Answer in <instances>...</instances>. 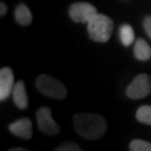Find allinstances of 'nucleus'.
I'll return each mask as SVG.
<instances>
[{"label": "nucleus", "instance_id": "nucleus-11", "mask_svg": "<svg viewBox=\"0 0 151 151\" xmlns=\"http://www.w3.org/2000/svg\"><path fill=\"white\" fill-rule=\"evenodd\" d=\"M15 19L19 25L28 26L32 22V11L29 10V8L26 5L20 4V5L17 6L16 10H15Z\"/></svg>", "mask_w": 151, "mask_h": 151}, {"label": "nucleus", "instance_id": "nucleus-3", "mask_svg": "<svg viewBox=\"0 0 151 151\" xmlns=\"http://www.w3.org/2000/svg\"><path fill=\"white\" fill-rule=\"evenodd\" d=\"M36 87L45 96L55 100H62L67 95V90L64 84L46 74L38 76L36 80Z\"/></svg>", "mask_w": 151, "mask_h": 151}, {"label": "nucleus", "instance_id": "nucleus-9", "mask_svg": "<svg viewBox=\"0 0 151 151\" xmlns=\"http://www.w3.org/2000/svg\"><path fill=\"white\" fill-rule=\"evenodd\" d=\"M12 99L17 106L22 110L27 109L28 106V96L26 92V86L22 81L17 82L12 90Z\"/></svg>", "mask_w": 151, "mask_h": 151}, {"label": "nucleus", "instance_id": "nucleus-10", "mask_svg": "<svg viewBox=\"0 0 151 151\" xmlns=\"http://www.w3.org/2000/svg\"><path fill=\"white\" fill-rule=\"evenodd\" d=\"M134 56L139 60H149L151 58V48L143 38L137 39L134 44Z\"/></svg>", "mask_w": 151, "mask_h": 151}, {"label": "nucleus", "instance_id": "nucleus-12", "mask_svg": "<svg viewBox=\"0 0 151 151\" xmlns=\"http://www.w3.org/2000/svg\"><path fill=\"white\" fill-rule=\"evenodd\" d=\"M120 38H121V43L124 46H130L134 40V32L132 26H130L128 24H124L120 27Z\"/></svg>", "mask_w": 151, "mask_h": 151}, {"label": "nucleus", "instance_id": "nucleus-2", "mask_svg": "<svg viewBox=\"0 0 151 151\" xmlns=\"http://www.w3.org/2000/svg\"><path fill=\"white\" fill-rule=\"evenodd\" d=\"M114 24L110 17L96 14L87 22V32L92 40L99 43H106L113 32Z\"/></svg>", "mask_w": 151, "mask_h": 151}, {"label": "nucleus", "instance_id": "nucleus-15", "mask_svg": "<svg viewBox=\"0 0 151 151\" xmlns=\"http://www.w3.org/2000/svg\"><path fill=\"white\" fill-rule=\"evenodd\" d=\"M55 151H82V148L77 143L67 141V142H63L62 145L56 147Z\"/></svg>", "mask_w": 151, "mask_h": 151}, {"label": "nucleus", "instance_id": "nucleus-8", "mask_svg": "<svg viewBox=\"0 0 151 151\" xmlns=\"http://www.w3.org/2000/svg\"><path fill=\"white\" fill-rule=\"evenodd\" d=\"M9 131L18 138H22L24 140H29L32 135V121L29 120V118L17 120L9 125Z\"/></svg>", "mask_w": 151, "mask_h": 151}, {"label": "nucleus", "instance_id": "nucleus-16", "mask_svg": "<svg viewBox=\"0 0 151 151\" xmlns=\"http://www.w3.org/2000/svg\"><path fill=\"white\" fill-rule=\"evenodd\" d=\"M143 27L146 30L147 35L151 38V16H147L143 22Z\"/></svg>", "mask_w": 151, "mask_h": 151}, {"label": "nucleus", "instance_id": "nucleus-1", "mask_svg": "<svg viewBox=\"0 0 151 151\" xmlns=\"http://www.w3.org/2000/svg\"><path fill=\"white\" fill-rule=\"evenodd\" d=\"M75 132L87 140H99L105 134L108 125L104 118L95 113H78L73 118Z\"/></svg>", "mask_w": 151, "mask_h": 151}, {"label": "nucleus", "instance_id": "nucleus-4", "mask_svg": "<svg viewBox=\"0 0 151 151\" xmlns=\"http://www.w3.org/2000/svg\"><path fill=\"white\" fill-rule=\"evenodd\" d=\"M127 96L133 100H139L148 96L151 93V77L148 74H139L135 76L128 88Z\"/></svg>", "mask_w": 151, "mask_h": 151}, {"label": "nucleus", "instance_id": "nucleus-17", "mask_svg": "<svg viewBox=\"0 0 151 151\" xmlns=\"http://www.w3.org/2000/svg\"><path fill=\"white\" fill-rule=\"evenodd\" d=\"M7 12V6L5 2H1L0 4V16H5V14Z\"/></svg>", "mask_w": 151, "mask_h": 151}, {"label": "nucleus", "instance_id": "nucleus-7", "mask_svg": "<svg viewBox=\"0 0 151 151\" xmlns=\"http://www.w3.org/2000/svg\"><path fill=\"white\" fill-rule=\"evenodd\" d=\"M15 77L11 68L2 67L0 70V100L5 101L6 99L12 94V90L15 87Z\"/></svg>", "mask_w": 151, "mask_h": 151}, {"label": "nucleus", "instance_id": "nucleus-14", "mask_svg": "<svg viewBox=\"0 0 151 151\" xmlns=\"http://www.w3.org/2000/svg\"><path fill=\"white\" fill-rule=\"evenodd\" d=\"M129 150L131 151H151V143L148 141L135 139L132 140L129 145Z\"/></svg>", "mask_w": 151, "mask_h": 151}, {"label": "nucleus", "instance_id": "nucleus-18", "mask_svg": "<svg viewBox=\"0 0 151 151\" xmlns=\"http://www.w3.org/2000/svg\"><path fill=\"white\" fill-rule=\"evenodd\" d=\"M9 151H25V149H22V148H11V149H9Z\"/></svg>", "mask_w": 151, "mask_h": 151}, {"label": "nucleus", "instance_id": "nucleus-6", "mask_svg": "<svg viewBox=\"0 0 151 151\" xmlns=\"http://www.w3.org/2000/svg\"><path fill=\"white\" fill-rule=\"evenodd\" d=\"M68 14L75 22H88L97 14V10L88 2H75L70 6Z\"/></svg>", "mask_w": 151, "mask_h": 151}, {"label": "nucleus", "instance_id": "nucleus-13", "mask_svg": "<svg viewBox=\"0 0 151 151\" xmlns=\"http://www.w3.org/2000/svg\"><path fill=\"white\" fill-rule=\"evenodd\" d=\"M137 120L143 124L151 125V106L150 105H142L137 110L135 114Z\"/></svg>", "mask_w": 151, "mask_h": 151}, {"label": "nucleus", "instance_id": "nucleus-5", "mask_svg": "<svg viewBox=\"0 0 151 151\" xmlns=\"http://www.w3.org/2000/svg\"><path fill=\"white\" fill-rule=\"evenodd\" d=\"M36 118L38 128L43 133L47 135H55L60 133V128L52 118V110L49 108L43 106L38 109Z\"/></svg>", "mask_w": 151, "mask_h": 151}]
</instances>
